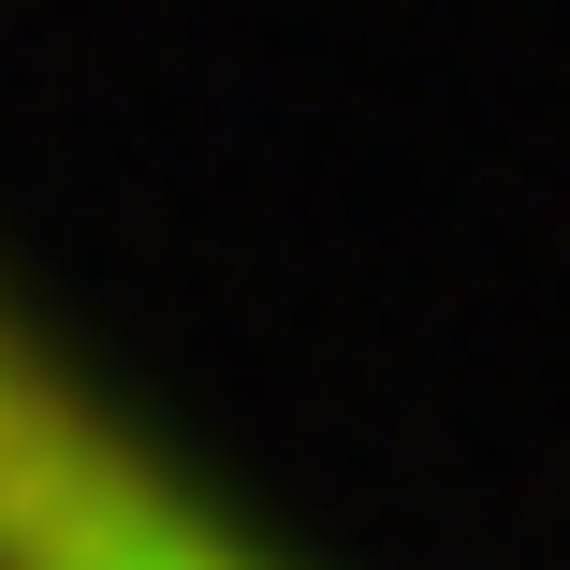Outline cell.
<instances>
[{
    "mask_svg": "<svg viewBox=\"0 0 570 570\" xmlns=\"http://www.w3.org/2000/svg\"><path fill=\"white\" fill-rule=\"evenodd\" d=\"M0 570H307L0 293Z\"/></svg>",
    "mask_w": 570,
    "mask_h": 570,
    "instance_id": "obj_1",
    "label": "cell"
}]
</instances>
